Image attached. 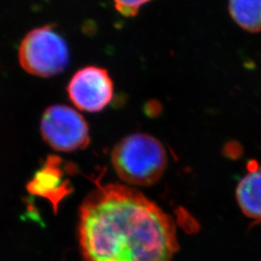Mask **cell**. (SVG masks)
Instances as JSON below:
<instances>
[{
	"mask_svg": "<svg viewBox=\"0 0 261 261\" xmlns=\"http://www.w3.org/2000/svg\"><path fill=\"white\" fill-rule=\"evenodd\" d=\"M40 130L47 144L60 152L84 149L90 142L89 127L84 116L66 105L56 103L46 109Z\"/></svg>",
	"mask_w": 261,
	"mask_h": 261,
	"instance_id": "277c9868",
	"label": "cell"
},
{
	"mask_svg": "<svg viewBox=\"0 0 261 261\" xmlns=\"http://www.w3.org/2000/svg\"><path fill=\"white\" fill-rule=\"evenodd\" d=\"M229 12L241 28L261 31V0H229Z\"/></svg>",
	"mask_w": 261,
	"mask_h": 261,
	"instance_id": "52a82bcc",
	"label": "cell"
},
{
	"mask_svg": "<svg viewBox=\"0 0 261 261\" xmlns=\"http://www.w3.org/2000/svg\"><path fill=\"white\" fill-rule=\"evenodd\" d=\"M237 200L246 216L261 222V168L254 162L238 185Z\"/></svg>",
	"mask_w": 261,
	"mask_h": 261,
	"instance_id": "8992f818",
	"label": "cell"
},
{
	"mask_svg": "<svg viewBox=\"0 0 261 261\" xmlns=\"http://www.w3.org/2000/svg\"><path fill=\"white\" fill-rule=\"evenodd\" d=\"M117 175L129 185L150 186L158 182L167 168V154L161 142L147 134H133L112 150Z\"/></svg>",
	"mask_w": 261,
	"mask_h": 261,
	"instance_id": "7a4b0ae2",
	"label": "cell"
},
{
	"mask_svg": "<svg viewBox=\"0 0 261 261\" xmlns=\"http://www.w3.org/2000/svg\"><path fill=\"white\" fill-rule=\"evenodd\" d=\"M152 0H113L116 11L125 18L136 17L140 8Z\"/></svg>",
	"mask_w": 261,
	"mask_h": 261,
	"instance_id": "ba28073f",
	"label": "cell"
},
{
	"mask_svg": "<svg viewBox=\"0 0 261 261\" xmlns=\"http://www.w3.org/2000/svg\"><path fill=\"white\" fill-rule=\"evenodd\" d=\"M18 56L27 73L40 77L59 75L70 63L68 44L51 25L29 31L19 45Z\"/></svg>",
	"mask_w": 261,
	"mask_h": 261,
	"instance_id": "3957f363",
	"label": "cell"
},
{
	"mask_svg": "<svg viewBox=\"0 0 261 261\" xmlns=\"http://www.w3.org/2000/svg\"><path fill=\"white\" fill-rule=\"evenodd\" d=\"M67 93L76 109L86 112H102L113 99L114 84L108 70L86 66L71 77Z\"/></svg>",
	"mask_w": 261,
	"mask_h": 261,
	"instance_id": "5b68a950",
	"label": "cell"
},
{
	"mask_svg": "<svg viewBox=\"0 0 261 261\" xmlns=\"http://www.w3.org/2000/svg\"><path fill=\"white\" fill-rule=\"evenodd\" d=\"M84 261H171L177 252L173 220L142 193L119 184L99 186L80 208Z\"/></svg>",
	"mask_w": 261,
	"mask_h": 261,
	"instance_id": "6da1fadb",
	"label": "cell"
}]
</instances>
